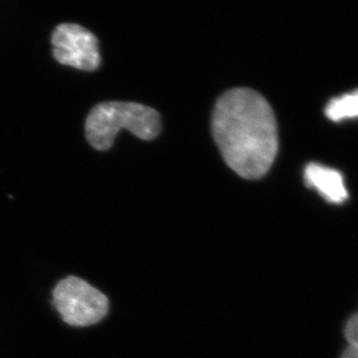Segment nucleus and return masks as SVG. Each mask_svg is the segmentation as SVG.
Masks as SVG:
<instances>
[{
  "label": "nucleus",
  "mask_w": 358,
  "mask_h": 358,
  "mask_svg": "<svg viewBox=\"0 0 358 358\" xmlns=\"http://www.w3.org/2000/svg\"><path fill=\"white\" fill-rule=\"evenodd\" d=\"M52 55L63 66L94 71L101 62L98 38L77 24H61L52 35Z\"/></svg>",
  "instance_id": "20e7f679"
},
{
  "label": "nucleus",
  "mask_w": 358,
  "mask_h": 358,
  "mask_svg": "<svg viewBox=\"0 0 358 358\" xmlns=\"http://www.w3.org/2000/svg\"><path fill=\"white\" fill-rule=\"evenodd\" d=\"M212 134L224 162L238 176L259 179L278 152V129L270 103L247 87L229 90L217 99Z\"/></svg>",
  "instance_id": "f257e3e1"
},
{
  "label": "nucleus",
  "mask_w": 358,
  "mask_h": 358,
  "mask_svg": "<svg viewBox=\"0 0 358 358\" xmlns=\"http://www.w3.org/2000/svg\"><path fill=\"white\" fill-rule=\"evenodd\" d=\"M342 358H358V347L349 345L348 348L345 349V352H343Z\"/></svg>",
  "instance_id": "6e6552de"
},
{
  "label": "nucleus",
  "mask_w": 358,
  "mask_h": 358,
  "mask_svg": "<svg viewBox=\"0 0 358 358\" xmlns=\"http://www.w3.org/2000/svg\"><path fill=\"white\" fill-rule=\"evenodd\" d=\"M345 338L348 340L349 345L358 347V315L352 317L345 326Z\"/></svg>",
  "instance_id": "0eeeda50"
},
{
  "label": "nucleus",
  "mask_w": 358,
  "mask_h": 358,
  "mask_svg": "<svg viewBox=\"0 0 358 358\" xmlns=\"http://www.w3.org/2000/svg\"><path fill=\"white\" fill-rule=\"evenodd\" d=\"M307 185L317 189L324 199L333 203H341L348 198L345 180L338 170L310 163L305 170Z\"/></svg>",
  "instance_id": "39448f33"
},
{
  "label": "nucleus",
  "mask_w": 358,
  "mask_h": 358,
  "mask_svg": "<svg viewBox=\"0 0 358 358\" xmlns=\"http://www.w3.org/2000/svg\"><path fill=\"white\" fill-rule=\"evenodd\" d=\"M121 129H127L145 141H152L161 133L162 120L157 110L142 103L106 101L93 107L85 121L87 141L99 152L112 148Z\"/></svg>",
  "instance_id": "f03ea898"
},
{
  "label": "nucleus",
  "mask_w": 358,
  "mask_h": 358,
  "mask_svg": "<svg viewBox=\"0 0 358 358\" xmlns=\"http://www.w3.org/2000/svg\"><path fill=\"white\" fill-rule=\"evenodd\" d=\"M52 303L62 320L73 327L98 324L110 310L108 298L76 275L57 282L52 291Z\"/></svg>",
  "instance_id": "7ed1b4c3"
},
{
  "label": "nucleus",
  "mask_w": 358,
  "mask_h": 358,
  "mask_svg": "<svg viewBox=\"0 0 358 358\" xmlns=\"http://www.w3.org/2000/svg\"><path fill=\"white\" fill-rule=\"evenodd\" d=\"M326 115L335 122L358 117V90L331 99L326 107Z\"/></svg>",
  "instance_id": "423d86ee"
}]
</instances>
